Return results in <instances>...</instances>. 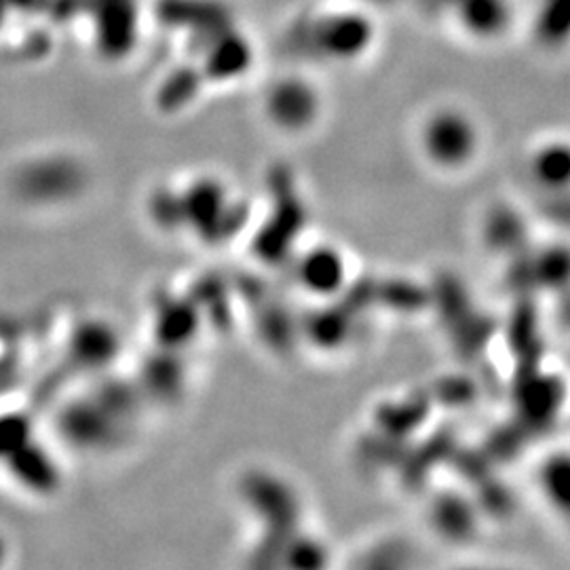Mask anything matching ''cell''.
Wrapping results in <instances>:
<instances>
[{
    "mask_svg": "<svg viewBox=\"0 0 570 570\" xmlns=\"http://www.w3.org/2000/svg\"><path fill=\"white\" fill-rule=\"evenodd\" d=\"M419 146L433 167L461 171L480 155L482 129L468 110L438 106L419 125Z\"/></svg>",
    "mask_w": 570,
    "mask_h": 570,
    "instance_id": "1",
    "label": "cell"
},
{
    "mask_svg": "<svg viewBox=\"0 0 570 570\" xmlns=\"http://www.w3.org/2000/svg\"><path fill=\"white\" fill-rule=\"evenodd\" d=\"M452 16L456 23L475 39L499 37L508 21L510 7L508 0H450Z\"/></svg>",
    "mask_w": 570,
    "mask_h": 570,
    "instance_id": "2",
    "label": "cell"
},
{
    "mask_svg": "<svg viewBox=\"0 0 570 570\" xmlns=\"http://www.w3.org/2000/svg\"><path fill=\"white\" fill-rule=\"evenodd\" d=\"M532 37L548 51L567 49L570 45V0H537Z\"/></svg>",
    "mask_w": 570,
    "mask_h": 570,
    "instance_id": "3",
    "label": "cell"
}]
</instances>
